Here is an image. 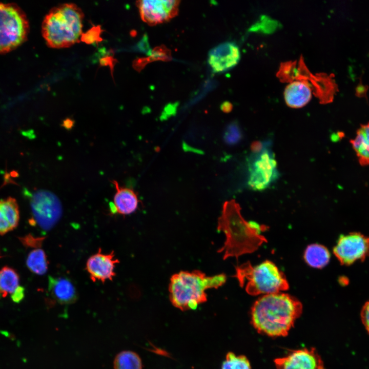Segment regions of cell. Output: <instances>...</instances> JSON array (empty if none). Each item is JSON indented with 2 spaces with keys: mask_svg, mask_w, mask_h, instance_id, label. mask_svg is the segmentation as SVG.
I'll use <instances>...</instances> for the list:
<instances>
[{
  "mask_svg": "<svg viewBox=\"0 0 369 369\" xmlns=\"http://www.w3.org/2000/svg\"><path fill=\"white\" fill-rule=\"evenodd\" d=\"M360 315L361 321L369 334V300L362 306Z\"/></svg>",
  "mask_w": 369,
  "mask_h": 369,
  "instance_id": "4316f807",
  "label": "cell"
},
{
  "mask_svg": "<svg viewBox=\"0 0 369 369\" xmlns=\"http://www.w3.org/2000/svg\"><path fill=\"white\" fill-rule=\"evenodd\" d=\"M312 95V89L310 83L301 79L291 82L284 91L286 104L294 108L304 106L311 100Z\"/></svg>",
  "mask_w": 369,
  "mask_h": 369,
  "instance_id": "2e32d148",
  "label": "cell"
},
{
  "mask_svg": "<svg viewBox=\"0 0 369 369\" xmlns=\"http://www.w3.org/2000/svg\"><path fill=\"white\" fill-rule=\"evenodd\" d=\"M241 138V132L236 123L230 124L225 129L224 139L227 144L233 145L237 143Z\"/></svg>",
  "mask_w": 369,
  "mask_h": 369,
  "instance_id": "d4e9b609",
  "label": "cell"
},
{
  "mask_svg": "<svg viewBox=\"0 0 369 369\" xmlns=\"http://www.w3.org/2000/svg\"><path fill=\"white\" fill-rule=\"evenodd\" d=\"M226 279L223 274L207 276L198 270L180 271L173 275L170 279V300L175 307L182 311L195 310L207 300L206 290L217 289L225 282Z\"/></svg>",
  "mask_w": 369,
  "mask_h": 369,
  "instance_id": "277c9868",
  "label": "cell"
},
{
  "mask_svg": "<svg viewBox=\"0 0 369 369\" xmlns=\"http://www.w3.org/2000/svg\"><path fill=\"white\" fill-rule=\"evenodd\" d=\"M19 219V212L16 200L12 197L0 199V235L15 229Z\"/></svg>",
  "mask_w": 369,
  "mask_h": 369,
  "instance_id": "ac0fdd59",
  "label": "cell"
},
{
  "mask_svg": "<svg viewBox=\"0 0 369 369\" xmlns=\"http://www.w3.org/2000/svg\"><path fill=\"white\" fill-rule=\"evenodd\" d=\"M28 20L16 5L0 2V54L22 45L29 33Z\"/></svg>",
  "mask_w": 369,
  "mask_h": 369,
  "instance_id": "52a82bcc",
  "label": "cell"
},
{
  "mask_svg": "<svg viewBox=\"0 0 369 369\" xmlns=\"http://www.w3.org/2000/svg\"><path fill=\"white\" fill-rule=\"evenodd\" d=\"M277 369H325L323 362L314 348L290 351L274 360Z\"/></svg>",
  "mask_w": 369,
  "mask_h": 369,
  "instance_id": "8fae6325",
  "label": "cell"
},
{
  "mask_svg": "<svg viewBox=\"0 0 369 369\" xmlns=\"http://www.w3.org/2000/svg\"><path fill=\"white\" fill-rule=\"evenodd\" d=\"M30 206L33 222L45 231L52 229L62 215L60 200L55 194L48 190L35 192L31 197Z\"/></svg>",
  "mask_w": 369,
  "mask_h": 369,
  "instance_id": "ba28073f",
  "label": "cell"
},
{
  "mask_svg": "<svg viewBox=\"0 0 369 369\" xmlns=\"http://www.w3.org/2000/svg\"><path fill=\"white\" fill-rule=\"evenodd\" d=\"M44 238L34 237L32 235H28L24 238H21V240L25 245L37 249L41 247Z\"/></svg>",
  "mask_w": 369,
  "mask_h": 369,
  "instance_id": "484cf974",
  "label": "cell"
},
{
  "mask_svg": "<svg viewBox=\"0 0 369 369\" xmlns=\"http://www.w3.org/2000/svg\"><path fill=\"white\" fill-rule=\"evenodd\" d=\"M240 210L234 200L227 201L218 219L217 230L225 235L224 244L217 251L223 253V259L232 257L238 259L240 256L254 252L267 242L261 234L266 227L255 222L247 221Z\"/></svg>",
  "mask_w": 369,
  "mask_h": 369,
  "instance_id": "7a4b0ae2",
  "label": "cell"
},
{
  "mask_svg": "<svg viewBox=\"0 0 369 369\" xmlns=\"http://www.w3.org/2000/svg\"><path fill=\"white\" fill-rule=\"evenodd\" d=\"M116 189L113 202H111L110 208L113 214L122 215H129L137 209L139 200L135 192L131 189L120 187L115 180L112 181Z\"/></svg>",
  "mask_w": 369,
  "mask_h": 369,
  "instance_id": "5bb4252c",
  "label": "cell"
},
{
  "mask_svg": "<svg viewBox=\"0 0 369 369\" xmlns=\"http://www.w3.org/2000/svg\"><path fill=\"white\" fill-rule=\"evenodd\" d=\"M114 369H142L139 355L131 351H124L116 355L113 361Z\"/></svg>",
  "mask_w": 369,
  "mask_h": 369,
  "instance_id": "44dd1931",
  "label": "cell"
},
{
  "mask_svg": "<svg viewBox=\"0 0 369 369\" xmlns=\"http://www.w3.org/2000/svg\"><path fill=\"white\" fill-rule=\"evenodd\" d=\"M221 369H251L250 362L244 355H236L228 352L222 362Z\"/></svg>",
  "mask_w": 369,
  "mask_h": 369,
  "instance_id": "603a6c76",
  "label": "cell"
},
{
  "mask_svg": "<svg viewBox=\"0 0 369 369\" xmlns=\"http://www.w3.org/2000/svg\"><path fill=\"white\" fill-rule=\"evenodd\" d=\"M234 277L240 286L245 283L246 292L253 296L280 293L289 288L283 273L270 260L255 266L250 262L237 266Z\"/></svg>",
  "mask_w": 369,
  "mask_h": 369,
  "instance_id": "5b68a950",
  "label": "cell"
},
{
  "mask_svg": "<svg viewBox=\"0 0 369 369\" xmlns=\"http://www.w3.org/2000/svg\"><path fill=\"white\" fill-rule=\"evenodd\" d=\"M304 259L310 266L322 268L326 266L330 259V253L327 249L319 244L308 245L304 253Z\"/></svg>",
  "mask_w": 369,
  "mask_h": 369,
  "instance_id": "ffe728a7",
  "label": "cell"
},
{
  "mask_svg": "<svg viewBox=\"0 0 369 369\" xmlns=\"http://www.w3.org/2000/svg\"><path fill=\"white\" fill-rule=\"evenodd\" d=\"M0 257H1V256H0Z\"/></svg>",
  "mask_w": 369,
  "mask_h": 369,
  "instance_id": "f546056e",
  "label": "cell"
},
{
  "mask_svg": "<svg viewBox=\"0 0 369 369\" xmlns=\"http://www.w3.org/2000/svg\"><path fill=\"white\" fill-rule=\"evenodd\" d=\"M240 58V52L237 45L232 42H225L209 51L208 61L212 71L219 73L233 68Z\"/></svg>",
  "mask_w": 369,
  "mask_h": 369,
  "instance_id": "7c38bea8",
  "label": "cell"
},
{
  "mask_svg": "<svg viewBox=\"0 0 369 369\" xmlns=\"http://www.w3.org/2000/svg\"><path fill=\"white\" fill-rule=\"evenodd\" d=\"M247 184L254 191H263L279 177L275 154L266 142L255 143L248 158Z\"/></svg>",
  "mask_w": 369,
  "mask_h": 369,
  "instance_id": "8992f818",
  "label": "cell"
},
{
  "mask_svg": "<svg viewBox=\"0 0 369 369\" xmlns=\"http://www.w3.org/2000/svg\"><path fill=\"white\" fill-rule=\"evenodd\" d=\"M350 143L356 153L360 164L369 166V122L361 125L355 137Z\"/></svg>",
  "mask_w": 369,
  "mask_h": 369,
  "instance_id": "d6986e66",
  "label": "cell"
},
{
  "mask_svg": "<svg viewBox=\"0 0 369 369\" xmlns=\"http://www.w3.org/2000/svg\"><path fill=\"white\" fill-rule=\"evenodd\" d=\"M48 290L53 298L60 304L75 302L77 294L72 282L64 277H49Z\"/></svg>",
  "mask_w": 369,
  "mask_h": 369,
  "instance_id": "e0dca14e",
  "label": "cell"
},
{
  "mask_svg": "<svg viewBox=\"0 0 369 369\" xmlns=\"http://www.w3.org/2000/svg\"><path fill=\"white\" fill-rule=\"evenodd\" d=\"M26 265L33 273L42 275L48 270V261L44 251L40 248L31 251L26 259Z\"/></svg>",
  "mask_w": 369,
  "mask_h": 369,
  "instance_id": "7402d4cb",
  "label": "cell"
},
{
  "mask_svg": "<svg viewBox=\"0 0 369 369\" xmlns=\"http://www.w3.org/2000/svg\"><path fill=\"white\" fill-rule=\"evenodd\" d=\"M278 26V23L266 16H262L259 21L256 22L250 28L255 32L270 33L273 32Z\"/></svg>",
  "mask_w": 369,
  "mask_h": 369,
  "instance_id": "cb8c5ba5",
  "label": "cell"
},
{
  "mask_svg": "<svg viewBox=\"0 0 369 369\" xmlns=\"http://www.w3.org/2000/svg\"><path fill=\"white\" fill-rule=\"evenodd\" d=\"M0 295L10 296L14 302H19L25 296V289L19 284V277L11 268L4 266L0 270Z\"/></svg>",
  "mask_w": 369,
  "mask_h": 369,
  "instance_id": "9a60e30c",
  "label": "cell"
},
{
  "mask_svg": "<svg viewBox=\"0 0 369 369\" xmlns=\"http://www.w3.org/2000/svg\"><path fill=\"white\" fill-rule=\"evenodd\" d=\"M302 312V303L289 294L264 295L252 306L251 323L259 333L273 337L286 336Z\"/></svg>",
  "mask_w": 369,
  "mask_h": 369,
  "instance_id": "6da1fadb",
  "label": "cell"
},
{
  "mask_svg": "<svg viewBox=\"0 0 369 369\" xmlns=\"http://www.w3.org/2000/svg\"><path fill=\"white\" fill-rule=\"evenodd\" d=\"M341 264L350 265L369 257V237L358 232L341 235L333 249Z\"/></svg>",
  "mask_w": 369,
  "mask_h": 369,
  "instance_id": "9c48e42d",
  "label": "cell"
},
{
  "mask_svg": "<svg viewBox=\"0 0 369 369\" xmlns=\"http://www.w3.org/2000/svg\"><path fill=\"white\" fill-rule=\"evenodd\" d=\"M64 127L66 128H70L72 126L73 122L70 120H66L65 121Z\"/></svg>",
  "mask_w": 369,
  "mask_h": 369,
  "instance_id": "f1b7e54d",
  "label": "cell"
},
{
  "mask_svg": "<svg viewBox=\"0 0 369 369\" xmlns=\"http://www.w3.org/2000/svg\"><path fill=\"white\" fill-rule=\"evenodd\" d=\"M119 262V260L115 258L113 251L104 254L99 249L97 253L87 260L86 268L93 282L100 281L105 282L107 280H113L116 275L114 271L116 264Z\"/></svg>",
  "mask_w": 369,
  "mask_h": 369,
  "instance_id": "4fadbf2b",
  "label": "cell"
},
{
  "mask_svg": "<svg viewBox=\"0 0 369 369\" xmlns=\"http://www.w3.org/2000/svg\"><path fill=\"white\" fill-rule=\"evenodd\" d=\"M179 1L143 0L136 2L142 20L149 25L169 20L178 12Z\"/></svg>",
  "mask_w": 369,
  "mask_h": 369,
  "instance_id": "30bf717a",
  "label": "cell"
},
{
  "mask_svg": "<svg viewBox=\"0 0 369 369\" xmlns=\"http://www.w3.org/2000/svg\"><path fill=\"white\" fill-rule=\"evenodd\" d=\"M84 14L76 4L65 3L52 8L45 16L42 33L50 48H69L82 36Z\"/></svg>",
  "mask_w": 369,
  "mask_h": 369,
  "instance_id": "3957f363",
  "label": "cell"
},
{
  "mask_svg": "<svg viewBox=\"0 0 369 369\" xmlns=\"http://www.w3.org/2000/svg\"><path fill=\"white\" fill-rule=\"evenodd\" d=\"M221 108L223 111L227 112L231 110L232 106L230 104L226 102L222 105Z\"/></svg>",
  "mask_w": 369,
  "mask_h": 369,
  "instance_id": "83f0119b",
  "label": "cell"
}]
</instances>
